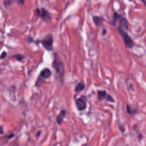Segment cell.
<instances>
[{"label": "cell", "mask_w": 146, "mask_h": 146, "mask_svg": "<svg viewBox=\"0 0 146 146\" xmlns=\"http://www.w3.org/2000/svg\"><path fill=\"white\" fill-rule=\"evenodd\" d=\"M53 68L55 70L56 73L58 75V76L61 79H62L64 78V71H65V68H64V64L62 62L60 58L58 57V54H55V56H54V61H53L52 64Z\"/></svg>", "instance_id": "cell-1"}, {"label": "cell", "mask_w": 146, "mask_h": 146, "mask_svg": "<svg viewBox=\"0 0 146 146\" xmlns=\"http://www.w3.org/2000/svg\"><path fill=\"white\" fill-rule=\"evenodd\" d=\"M126 108H127V111H128V113L129 114H134V113H135L137 112L136 109L133 110V108H131V106H130L129 105H127Z\"/></svg>", "instance_id": "cell-14"}, {"label": "cell", "mask_w": 146, "mask_h": 146, "mask_svg": "<svg viewBox=\"0 0 146 146\" xmlns=\"http://www.w3.org/2000/svg\"><path fill=\"white\" fill-rule=\"evenodd\" d=\"M40 76H41V77H43L44 78H48L51 76V71H50L49 68H46L41 71Z\"/></svg>", "instance_id": "cell-9"}, {"label": "cell", "mask_w": 146, "mask_h": 146, "mask_svg": "<svg viewBox=\"0 0 146 146\" xmlns=\"http://www.w3.org/2000/svg\"><path fill=\"white\" fill-rule=\"evenodd\" d=\"M85 88V85L83 83H78L75 87V91L76 93H80L83 91Z\"/></svg>", "instance_id": "cell-10"}, {"label": "cell", "mask_w": 146, "mask_h": 146, "mask_svg": "<svg viewBox=\"0 0 146 146\" xmlns=\"http://www.w3.org/2000/svg\"><path fill=\"white\" fill-rule=\"evenodd\" d=\"M106 100L108 101H109V102H111V103H114V102H115V101H114L113 98V97L111 96V95H107Z\"/></svg>", "instance_id": "cell-15"}, {"label": "cell", "mask_w": 146, "mask_h": 146, "mask_svg": "<svg viewBox=\"0 0 146 146\" xmlns=\"http://www.w3.org/2000/svg\"><path fill=\"white\" fill-rule=\"evenodd\" d=\"M75 105L79 111H83L86 108V97L82 96L75 101Z\"/></svg>", "instance_id": "cell-4"}, {"label": "cell", "mask_w": 146, "mask_h": 146, "mask_svg": "<svg viewBox=\"0 0 146 146\" xmlns=\"http://www.w3.org/2000/svg\"><path fill=\"white\" fill-rule=\"evenodd\" d=\"M36 12L37 17L43 19L45 20V21H48V20L51 19V16H50L48 11H47L45 8L37 9Z\"/></svg>", "instance_id": "cell-5"}, {"label": "cell", "mask_w": 146, "mask_h": 146, "mask_svg": "<svg viewBox=\"0 0 146 146\" xmlns=\"http://www.w3.org/2000/svg\"><path fill=\"white\" fill-rule=\"evenodd\" d=\"M41 131H38V133H37V135H36V137H37V138H38V136H39V135H40V134H41Z\"/></svg>", "instance_id": "cell-21"}, {"label": "cell", "mask_w": 146, "mask_h": 146, "mask_svg": "<svg viewBox=\"0 0 146 146\" xmlns=\"http://www.w3.org/2000/svg\"><path fill=\"white\" fill-rule=\"evenodd\" d=\"M66 115V111L65 110H62V111H61V112L59 113V114L57 115L56 122L59 125H61V123H62V121L64 119V118H65Z\"/></svg>", "instance_id": "cell-7"}, {"label": "cell", "mask_w": 146, "mask_h": 146, "mask_svg": "<svg viewBox=\"0 0 146 146\" xmlns=\"http://www.w3.org/2000/svg\"><path fill=\"white\" fill-rule=\"evenodd\" d=\"M106 34H107V29H103V31H102V35L103 36H105V35H106Z\"/></svg>", "instance_id": "cell-18"}, {"label": "cell", "mask_w": 146, "mask_h": 146, "mask_svg": "<svg viewBox=\"0 0 146 146\" xmlns=\"http://www.w3.org/2000/svg\"><path fill=\"white\" fill-rule=\"evenodd\" d=\"M13 58H16V59L17 60V61H21L23 59H24V56L21 55V54H15V55L13 56Z\"/></svg>", "instance_id": "cell-13"}, {"label": "cell", "mask_w": 146, "mask_h": 146, "mask_svg": "<svg viewBox=\"0 0 146 146\" xmlns=\"http://www.w3.org/2000/svg\"><path fill=\"white\" fill-rule=\"evenodd\" d=\"M11 1H12V0H4V6L5 7H8V6L11 5Z\"/></svg>", "instance_id": "cell-16"}, {"label": "cell", "mask_w": 146, "mask_h": 146, "mask_svg": "<svg viewBox=\"0 0 146 146\" xmlns=\"http://www.w3.org/2000/svg\"><path fill=\"white\" fill-rule=\"evenodd\" d=\"M3 132H4V131H3V127L1 126V134H3Z\"/></svg>", "instance_id": "cell-22"}, {"label": "cell", "mask_w": 146, "mask_h": 146, "mask_svg": "<svg viewBox=\"0 0 146 146\" xmlns=\"http://www.w3.org/2000/svg\"><path fill=\"white\" fill-rule=\"evenodd\" d=\"M118 24H119V26H118V28L123 29L125 30H128V21L127 20L126 18L122 17L121 16L119 18V19L118 20Z\"/></svg>", "instance_id": "cell-6"}, {"label": "cell", "mask_w": 146, "mask_h": 146, "mask_svg": "<svg viewBox=\"0 0 146 146\" xmlns=\"http://www.w3.org/2000/svg\"><path fill=\"white\" fill-rule=\"evenodd\" d=\"M14 136V134H10V135H9V136H7V138H13V137Z\"/></svg>", "instance_id": "cell-20"}, {"label": "cell", "mask_w": 146, "mask_h": 146, "mask_svg": "<svg viewBox=\"0 0 146 146\" xmlns=\"http://www.w3.org/2000/svg\"><path fill=\"white\" fill-rule=\"evenodd\" d=\"M121 17V14H119L118 12H116V11H115V12L113 13V19H114L113 25H115V24H116V21H118V20L119 19V18Z\"/></svg>", "instance_id": "cell-12"}, {"label": "cell", "mask_w": 146, "mask_h": 146, "mask_svg": "<svg viewBox=\"0 0 146 146\" xmlns=\"http://www.w3.org/2000/svg\"><path fill=\"white\" fill-rule=\"evenodd\" d=\"M40 43L42 44L43 46L47 51H51L53 48V44H54V38L51 34H48L43 40L40 41Z\"/></svg>", "instance_id": "cell-3"}, {"label": "cell", "mask_w": 146, "mask_h": 146, "mask_svg": "<svg viewBox=\"0 0 146 146\" xmlns=\"http://www.w3.org/2000/svg\"><path fill=\"white\" fill-rule=\"evenodd\" d=\"M17 1L20 4H24V3H25V0H17Z\"/></svg>", "instance_id": "cell-19"}, {"label": "cell", "mask_w": 146, "mask_h": 146, "mask_svg": "<svg viewBox=\"0 0 146 146\" xmlns=\"http://www.w3.org/2000/svg\"><path fill=\"white\" fill-rule=\"evenodd\" d=\"M98 100L101 101L104 100V98H106L107 96V92L106 91H98Z\"/></svg>", "instance_id": "cell-11"}, {"label": "cell", "mask_w": 146, "mask_h": 146, "mask_svg": "<svg viewBox=\"0 0 146 146\" xmlns=\"http://www.w3.org/2000/svg\"><path fill=\"white\" fill-rule=\"evenodd\" d=\"M142 1H143L144 3H145V5H146V1H145V0H142Z\"/></svg>", "instance_id": "cell-23"}, {"label": "cell", "mask_w": 146, "mask_h": 146, "mask_svg": "<svg viewBox=\"0 0 146 146\" xmlns=\"http://www.w3.org/2000/svg\"><path fill=\"white\" fill-rule=\"evenodd\" d=\"M118 30H119L120 34H121L123 37V39L124 43H125V45L128 48H132L134 46L135 44H134L133 40L132 39L131 36H129V34L126 32V30L123 29L118 28Z\"/></svg>", "instance_id": "cell-2"}, {"label": "cell", "mask_w": 146, "mask_h": 146, "mask_svg": "<svg viewBox=\"0 0 146 146\" xmlns=\"http://www.w3.org/2000/svg\"><path fill=\"white\" fill-rule=\"evenodd\" d=\"M6 56H7V52H6V51H3L1 56V59L3 60Z\"/></svg>", "instance_id": "cell-17"}, {"label": "cell", "mask_w": 146, "mask_h": 146, "mask_svg": "<svg viewBox=\"0 0 146 146\" xmlns=\"http://www.w3.org/2000/svg\"><path fill=\"white\" fill-rule=\"evenodd\" d=\"M104 18L102 17H99V16H94L93 17V21H94V24L97 26V27H99L101 26L102 23L104 22Z\"/></svg>", "instance_id": "cell-8"}]
</instances>
